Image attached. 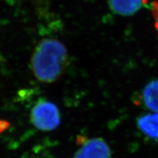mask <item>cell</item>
I'll return each mask as SVG.
<instances>
[{
	"label": "cell",
	"mask_w": 158,
	"mask_h": 158,
	"mask_svg": "<svg viewBox=\"0 0 158 158\" xmlns=\"http://www.w3.org/2000/svg\"><path fill=\"white\" fill-rule=\"evenodd\" d=\"M67 60V49L61 42L55 39H44L33 51L32 71L40 81L53 82L63 74Z\"/></svg>",
	"instance_id": "6da1fadb"
},
{
	"label": "cell",
	"mask_w": 158,
	"mask_h": 158,
	"mask_svg": "<svg viewBox=\"0 0 158 158\" xmlns=\"http://www.w3.org/2000/svg\"><path fill=\"white\" fill-rule=\"evenodd\" d=\"M31 119L32 125L40 131H52L60 124L61 115L53 103L42 100L32 107Z\"/></svg>",
	"instance_id": "7a4b0ae2"
},
{
	"label": "cell",
	"mask_w": 158,
	"mask_h": 158,
	"mask_svg": "<svg viewBox=\"0 0 158 158\" xmlns=\"http://www.w3.org/2000/svg\"><path fill=\"white\" fill-rule=\"evenodd\" d=\"M79 148L73 158H111V152L107 142L101 138L85 139L79 138Z\"/></svg>",
	"instance_id": "3957f363"
},
{
	"label": "cell",
	"mask_w": 158,
	"mask_h": 158,
	"mask_svg": "<svg viewBox=\"0 0 158 158\" xmlns=\"http://www.w3.org/2000/svg\"><path fill=\"white\" fill-rule=\"evenodd\" d=\"M113 12L122 16L135 14L147 3V0H108Z\"/></svg>",
	"instance_id": "277c9868"
},
{
	"label": "cell",
	"mask_w": 158,
	"mask_h": 158,
	"mask_svg": "<svg viewBox=\"0 0 158 158\" xmlns=\"http://www.w3.org/2000/svg\"><path fill=\"white\" fill-rule=\"evenodd\" d=\"M137 126L146 137L158 140V113L142 115L138 118Z\"/></svg>",
	"instance_id": "5b68a950"
},
{
	"label": "cell",
	"mask_w": 158,
	"mask_h": 158,
	"mask_svg": "<svg viewBox=\"0 0 158 158\" xmlns=\"http://www.w3.org/2000/svg\"><path fill=\"white\" fill-rule=\"evenodd\" d=\"M141 99L148 110L158 113V80L152 81L144 87Z\"/></svg>",
	"instance_id": "8992f818"
},
{
	"label": "cell",
	"mask_w": 158,
	"mask_h": 158,
	"mask_svg": "<svg viewBox=\"0 0 158 158\" xmlns=\"http://www.w3.org/2000/svg\"><path fill=\"white\" fill-rule=\"evenodd\" d=\"M152 11L153 17L155 20V27L158 33V2H153L152 4Z\"/></svg>",
	"instance_id": "52a82bcc"
},
{
	"label": "cell",
	"mask_w": 158,
	"mask_h": 158,
	"mask_svg": "<svg viewBox=\"0 0 158 158\" xmlns=\"http://www.w3.org/2000/svg\"><path fill=\"white\" fill-rule=\"evenodd\" d=\"M9 126V123L6 121L0 120V132L5 131Z\"/></svg>",
	"instance_id": "ba28073f"
}]
</instances>
